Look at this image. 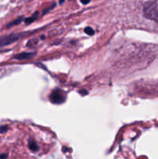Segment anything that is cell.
I'll use <instances>...</instances> for the list:
<instances>
[{
	"instance_id": "1",
	"label": "cell",
	"mask_w": 158,
	"mask_h": 159,
	"mask_svg": "<svg viewBox=\"0 0 158 159\" xmlns=\"http://www.w3.org/2000/svg\"><path fill=\"white\" fill-rule=\"evenodd\" d=\"M144 16L148 19H158V6L155 2H147L144 6Z\"/></svg>"
},
{
	"instance_id": "2",
	"label": "cell",
	"mask_w": 158,
	"mask_h": 159,
	"mask_svg": "<svg viewBox=\"0 0 158 159\" xmlns=\"http://www.w3.org/2000/svg\"><path fill=\"white\" fill-rule=\"evenodd\" d=\"M49 99L51 103L54 104H61L65 102V96L62 90L55 88L50 93Z\"/></svg>"
},
{
	"instance_id": "3",
	"label": "cell",
	"mask_w": 158,
	"mask_h": 159,
	"mask_svg": "<svg viewBox=\"0 0 158 159\" xmlns=\"http://www.w3.org/2000/svg\"><path fill=\"white\" fill-rule=\"evenodd\" d=\"M23 35H24V34H12L10 35L2 37L0 38V47L13 44L15 41L19 40V38L22 37Z\"/></svg>"
},
{
	"instance_id": "4",
	"label": "cell",
	"mask_w": 158,
	"mask_h": 159,
	"mask_svg": "<svg viewBox=\"0 0 158 159\" xmlns=\"http://www.w3.org/2000/svg\"><path fill=\"white\" fill-rule=\"evenodd\" d=\"M36 53L34 52H24V53H20L18 55H15L13 57V58L19 60V61H23V60H27V59L31 58L33 56H35Z\"/></svg>"
},
{
	"instance_id": "5",
	"label": "cell",
	"mask_w": 158,
	"mask_h": 159,
	"mask_svg": "<svg viewBox=\"0 0 158 159\" xmlns=\"http://www.w3.org/2000/svg\"><path fill=\"white\" fill-rule=\"evenodd\" d=\"M38 16H39V12H35L33 13L30 17H28L27 19H24V22L27 25H29V24H31L33 21H35L36 19L38 18Z\"/></svg>"
},
{
	"instance_id": "6",
	"label": "cell",
	"mask_w": 158,
	"mask_h": 159,
	"mask_svg": "<svg viewBox=\"0 0 158 159\" xmlns=\"http://www.w3.org/2000/svg\"><path fill=\"white\" fill-rule=\"evenodd\" d=\"M23 20V17H19V18H17V19H16L15 20L12 21V22H10V23H9L8 25H7V28H10V27H13V26L18 25V24H19V23H21V22H22Z\"/></svg>"
},
{
	"instance_id": "7",
	"label": "cell",
	"mask_w": 158,
	"mask_h": 159,
	"mask_svg": "<svg viewBox=\"0 0 158 159\" xmlns=\"http://www.w3.org/2000/svg\"><path fill=\"white\" fill-rule=\"evenodd\" d=\"M29 148L32 151H39V146H38V145L37 144V143L35 142V141H33V140H30L29 142Z\"/></svg>"
},
{
	"instance_id": "8",
	"label": "cell",
	"mask_w": 158,
	"mask_h": 159,
	"mask_svg": "<svg viewBox=\"0 0 158 159\" xmlns=\"http://www.w3.org/2000/svg\"><path fill=\"white\" fill-rule=\"evenodd\" d=\"M84 31L88 36H93L94 34H95V30H94L92 27H87L85 28Z\"/></svg>"
},
{
	"instance_id": "9",
	"label": "cell",
	"mask_w": 158,
	"mask_h": 159,
	"mask_svg": "<svg viewBox=\"0 0 158 159\" xmlns=\"http://www.w3.org/2000/svg\"><path fill=\"white\" fill-rule=\"evenodd\" d=\"M37 42H38V40H37V39H32V40L28 41L27 46L29 47H34L36 44H37Z\"/></svg>"
},
{
	"instance_id": "10",
	"label": "cell",
	"mask_w": 158,
	"mask_h": 159,
	"mask_svg": "<svg viewBox=\"0 0 158 159\" xmlns=\"http://www.w3.org/2000/svg\"><path fill=\"white\" fill-rule=\"evenodd\" d=\"M8 130V127L7 126H0V134L5 133Z\"/></svg>"
},
{
	"instance_id": "11",
	"label": "cell",
	"mask_w": 158,
	"mask_h": 159,
	"mask_svg": "<svg viewBox=\"0 0 158 159\" xmlns=\"http://www.w3.org/2000/svg\"><path fill=\"white\" fill-rule=\"evenodd\" d=\"M79 93L81 95V96H85V95L88 94V91H86V90L85 89H81L80 91H79Z\"/></svg>"
},
{
	"instance_id": "12",
	"label": "cell",
	"mask_w": 158,
	"mask_h": 159,
	"mask_svg": "<svg viewBox=\"0 0 158 159\" xmlns=\"http://www.w3.org/2000/svg\"><path fill=\"white\" fill-rule=\"evenodd\" d=\"M90 1H91V0H81V2L82 3V4L86 5V4H88V3H89Z\"/></svg>"
},
{
	"instance_id": "13",
	"label": "cell",
	"mask_w": 158,
	"mask_h": 159,
	"mask_svg": "<svg viewBox=\"0 0 158 159\" xmlns=\"http://www.w3.org/2000/svg\"><path fill=\"white\" fill-rule=\"evenodd\" d=\"M7 156H8V155H7L6 154H2V155H0V159L6 158Z\"/></svg>"
},
{
	"instance_id": "14",
	"label": "cell",
	"mask_w": 158,
	"mask_h": 159,
	"mask_svg": "<svg viewBox=\"0 0 158 159\" xmlns=\"http://www.w3.org/2000/svg\"><path fill=\"white\" fill-rule=\"evenodd\" d=\"M64 2H65V0H60V4H62Z\"/></svg>"
}]
</instances>
